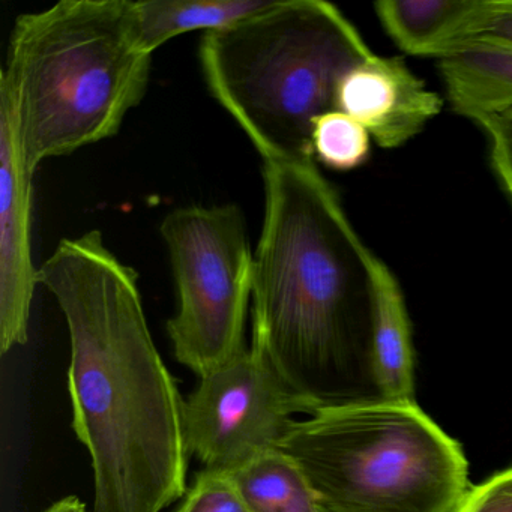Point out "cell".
Instances as JSON below:
<instances>
[{"label": "cell", "instance_id": "1", "mask_svg": "<svg viewBox=\"0 0 512 512\" xmlns=\"http://www.w3.org/2000/svg\"><path fill=\"white\" fill-rule=\"evenodd\" d=\"M70 332L73 428L94 469L92 512H161L187 487L184 398L143 310L139 275L100 230L62 239L38 269Z\"/></svg>", "mask_w": 512, "mask_h": 512}, {"label": "cell", "instance_id": "2", "mask_svg": "<svg viewBox=\"0 0 512 512\" xmlns=\"http://www.w3.org/2000/svg\"><path fill=\"white\" fill-rule=\"evenodd\" d=\"M263 163L253 344L317 407L376 400L374 253L316 160Z\"/></svg>", "mask_w": 512, "mask_h": 512}, {"label": "cell", "instance_id": "3", "mask_svg": "<svg viewBox=\"0 0 512 512\" xmlns=\"http://www.w3.org/2000/svg\"><path fill=\"white\" fill-rule=\"evenodd\" d=\"M152 55L137 46L131 0H62L14 23L0 104L29 172L116 136L140 106Z\"/></svg>", "mask_w": 512, "mask_h": 512}, {"label": "cell", "instance_id": "4", "mask_svg": "<svg viewBox=\"0 0 512 512\" xmlns=\"http://www.w3.org/2000/svg\"><path fill=\"white\" fill-rule=\"evenodd\" d=\"M373 55L356 26L323 0H271L206 32L199 47L209 92L263 161L314 160V121L337 110L338 83Z\"/></svg>", "mask_w": 512, "mask_h": 512}, {"label": "cell", "instance_id": "5", "mask_svg": "<svg viewBox=\"0 0 512 512\" xmlns=\"http://www.w3.org/2000/svg\"><path fill=\"white\" fill-rule=\"evenodd\" d=\"M322 512H455L469 491L460 443L416 403L319 407L280 446Z\"/></svg>", "mask_w": 512, "mask_h": 512}, {"label": "cell", "instance_id": "6", "mask_svg": "<svg viewBox=\"0 0 512 512\" xmlns=\"http://www.w3.org/2000/svg\"><path fill=\"white\" fill-rule=\"evenodd\" d=\"M178 311L167 323L175 356L202 379L244 352L254 253L235 203L191 205L164 217Z\"/></svg>", "mask_w": 512, "mask_h": 512}, {"label": "cell", "instance_id": "7", "mask_svg": "<svg viewBox=\"0 0 512 512\" xmlns=\"http://www.w3.org/2000/svg\"><path fill=\"white\" fill-rule=\"evenodd\" d=\"M319 407L289 388L265 353L251 344L200 379L184 403L188 452L206 470L233 473L257 455L280 448L296 415Z\"/></svg>", "mask_w": 512, "mask_h": 512}, {"label": "cell", "instance_id": "8", "mask_svg": "<svg viewBox=\"0 0 512 512\" xmlns=\"http://www.w3.org/2000/svg\"><path fill=\"white\" fill-rule=\"evenodd\" d=\"M32 178L10 110L0 104V347L28 341L38 269L32 260Z\"/></svg>", "mask_w": 512, "mask_h": 512}, {"label": "cell", "instance_id": "9", "mask_svg": "<svg viewBox=\"0 0 512 512\" xmlns=\"http://www.w3.org/2000/svg\"><path fill=\"white\" fill-rule=\"evenodd\" d=\"M335 109L364 125L382 149L418 136L443 109V98L412 73L403 58L373 55L344 74Z\"/></svg>", "mask_w": 512, "mask_h": 512}, {"label": "cell", "instance_id": "10", "mask_svg": "<svg viewBox=\"0 0 512 512\" xmlns=\"http://www.w3.org/2000/svg\"><path fill=\"white\" fill-rule=\"evenodd\" d=\"M490 0H380L377 19L410 56L445 58L482 34Z\"/></svg>", "mask_w": 512, "mask_h": 512}, {"label": "cell", "instance_id": "11", "mask_svg": "<svg viewBox=\"0 0 512 512\" xmlns=\"http://www.w3.org/2000/svg\"><path fill=\"white\" fill-rule=\"evenodd\" d=\"M371 280V362L377 394L386 401L416 403L412 325L403 289L392 269L376 254L371 259Z\"/></svg>", "mask_w": 512, "mask_h": 512}, {"label": "cell", "instance_id": "12", "mask_svg": "<svg viewBox=\"0 0 512 512\" xmlns=\"http://www.w3.org/2000/svg\"><path fill=\"white\" fill-rule=\"evenodd\" d=\"M452 112L478 124L512 107V44L472 40L439 59Z\"/></svg>", "mask_w": 512, "mask_h": 512}, {"label": "cell", "instance_id": "13", "mask_svg": "<svg viewBox=\"0 0 512 512\" xmlns=\"http://www.w3.org/2000/svg\"><path fill=\"white\" fill-rule=\"evenodd\" d=\"M271 0H131L137 46L149 55L179 35L220 31L268 7Z\"/></svg>", "mask_w": 512, "mask_h": 512}, {"label": "cell", "instance_id": "14", "mask_svg": "<svg viewBox=\"0 0 512 512\" xmlns=\"http://www.w3.org/2000/svg\"><path fill=\"white\" fill-rule=\"evenodd\" d=\"M230 476L253 512H322L307 476L281 448L257 455Z\"/></svg>", "mask_w": 512, "mask_h": 512}, {"label": "cell", "instance_id": "15", "mask_svg": "<svg viewBox=\"0 0 512 512\" xmlns=\"http://www.w3.org/2000/svg\"><path fill=\"white\" fill-rule=\"evenodd\" d=\"M311 146L314 160L328 169L349 172L367 163L371 136L352 116L332 110L314 121Z\"/></svg>", "mask_w": 512, "mask_h": 512}, {"label": "cell", "instance_id": "16", "mask_svg": "<svg viewBox=\"0 0 512 512\" xmlns=\"http://www.w3.org/2000/svg\"><path fill=\"white\" fill-rule=\"evenodd\" d=\"M176 512H253L229 473L203 469Z\"/></svg>", "mask_w": 512, "mask_h": 512}, {"label": "cell", "instance_id": "17", "mask_svg": "<svg viewBox=\"0 0 512 512\" xmlns=\"http://www.w3.org/2000/svg\"><path fill=\"white\" fill-rule=\"evenodd\" d=\"M476 125L487 137L491 169L512 202V107L488 116Z\"/></svg>", "mask_w": 512, "mask_h": 512}, {"label": "cell", "instance_id": "18", "mask_svg": "<svg viewBox=\"0 0 512 512\" xmlns=\"http://www.w3.org/2000/svg\"><path fill=\"white\" fill-rule=\"evenodd\" d=\"M455 512H512V467L469 488Z\"/></svg>", "mask_w": 512, "mask_h": 512}, {"label": "cell", "instance_id": "19", "mask_svg": "<svg viewBox=\"0 0 512 512\" xmlns=\"http://www.w3.org/2000/svg\"><path fill=\"white\" fill-rule=\"evenodd\" d=\"M476 40L512 44V0H490L484 29Z\"/></svg>", "mask_w": 512, "mask_h": 512}, {"label": "cell", "instance_id": "20", "mask_svg": "<svg viewBox=\"0 0 512 512\" xmlns=\"http://www.w3.org/2000/svg\"><path fill=\"white\" fill-rule=\"evenodd\" d=\"M44 512H89L85 503L77 496H68L50 506Z\"/></svg>", "mask_w": 512, "mask_h": 512}]
</instances>
